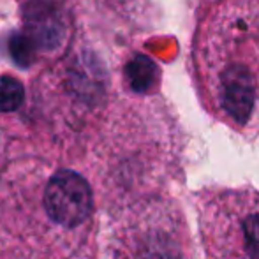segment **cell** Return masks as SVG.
I'll return each mask as SVG.
<instances>
[{
    "instance_id": "cell-1",
    "label": "cell",
    "mask_w": 259,
    "mask_h": 259,
    "mask_svg": "<svg viewBox=\"0 0 259 259\" xmlns=\"http://www.w3.org/2000/svg\"><path fill=\"white\" fill-rule=\"evenodd\" d=\"M205 108L243 136H259V0H219L192 45Z\"/></svg>"
},
{
    "instance_id": "cell-2",
    "label": "cell",
    "mask_w": 259,
    "mask_h": 259,
    "mask_svg": "<svg viewBox=\"0 0 259 259\" xmlns=\"http://www.w3.org/2000/svg\"><path fill=\"white\" fill-rule=\"evenodd\" d=\"M203 247L211 259H259V191L206 187L194 198Z\"/></svg>"
},
{
    "instance_id": "cell-3",
    "label": "cell",
    "mask_w": 259,
    "mask_h": 259,
    "mask_svg": "<svg viewBox=\"0 0 259 259\" xmlns=\"http://www.w3.org/2000/svg\"><path fill=\"white\" fill-rule=\"evenodd\" d=\"M113 254L115 259H196L180 205L159 198L136 208L116 233Z\"/></svg>"
},
{
    "instance_id": "cell-4",
    "label": "cell",
    "mask_w": 259,
    "mask_h": 259,
    "mask_svg": "<svg viewBox=\"0 0 259 259\" xmlns=\"http://www.w3.org/2000/svg\"><path fill=\"white\" fill-rule=\"evenodd\" d=\"M42 206L53 224L76 229L85 224L94 211L92 189L76 171L58 169L46 184Z\"/></svg>"
},
{
    "instance_id": "cell-5",
    "label": "cell",
    "mask_w": 259,
    "mask_h": 259,
    "mask_svg": "<svg viewBox=\"0 0 259 259\" xmlns=\"http://www.w3.org/2000/svg\"><path fill=\"white\" fill-rule=\"evenodd\" d=\"M159 81V67L152 58L134 55L123 65V83L134 94H148Z\"/></svg>"
},
{
    "instance_id": "cell-6",
    "label": "cell",
    "mask_w": 259,
    "mask_h": 259,
    "mask_svg": "<svg viewBox=\"0 0 259 259\" xmlns=\"http://www.w3.org/2000/svg\"><path fill=\"white\" fill-rule=\"evenodd\" d=\"M25 103V87L16 76L0 74V113H14Z\"/></svg>"
}]
</instances>
